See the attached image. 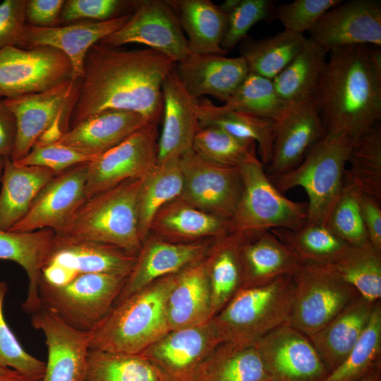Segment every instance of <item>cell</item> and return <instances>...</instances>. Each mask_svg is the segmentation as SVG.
Segmentation results:
<instances>
[{
	"mask_svg": "<svg viewBox=\"0 0 381 381\" xmlns=\"http://www.w3.org/2000/svg\"><path fill=\"white\" fill-rule=\"evenodd\" d=\"M16 121L15 116L0 99V156L11 158L16 139Z\"/></svg>",
	"mask_w": 381,
	"mask_h": 381,
	"instance_id": "cell-56",
	"label": "cell"
},
{
	"mask_svg": "<svg viewBox=\"0 0 381 381\" xmlns=\"http://www.w3.org/2000/svg\"><path fill=\"white\" fill-rule=\"evenodd\" d=\"M64 0H26L25 16L28 25L36 27L60 25Z\"/></svg>",
	"mask_w": 381,
	"mask_h": 381,
	"instance_id": "cell-54",
	"label": "cell"
},
{
	"mask_svg": "<svg viewBox=\"0 0 381 381\" xmlns=\"http://www.w3.org/2000/svg\"><path fill=\"white\" fill-rule=\"evenodd\" d=\"M176 71L188 93L195 99L212 96L226 103L249 73L243 57L191 54L176 63Z\"/></svg>",
	"mask_w": 381,
	"mask_h": 381,
	"instance_id": "cell-25",
	"label": "cell"
},
{
	"mask_svg": "<svg viewBox=\"0 0 381 381\" xmlns=\"http://www.w3.org/2000/svg\"><path fill=\"white\" fill-rule=\"evenodd\" d=\"M341 0H295L282 4L276 8V17L284 30L303 34L309 31L328 10L340 4Z\"/></svg>",
	"mask_w": 381,
	"mask_h": 381,
	"instance_id": "cell-52",
	"label": "cell"
},
{
	"mask_svg": "<svg viewBox=\"0 0 381 381\" xmlns=\"http://www.w3.org/2000/svg\"><path fill=\"white\" fill-rule=\"evenodd\" d=\"M79 83L80 78H72L44 92L3 99L16 121L13 162L25 157L37 140L54 142L69 130Z\"/></svg>",
	"mask_w": 381,
	"mask_h": 381,
	"instance_id": "cell-8",
	"label": "cell"
},
{
	"mask_svg": "<svg viewBox=\"0 0 381 381\" xmlns=\"http://www.w3.org/2000/svg\"><path fill=\"white\" fill-rule=\"evenodd\" d=\"M381 304L376 303L370 321L346 358L322 381H358L380 366Z\"/></svg>",
	"mask_w": 381,
	"mask_h": 381,
	"instance_id": "cell-45",
	"label": "cell"
},
{
	"mask_svg": "<svg viewBox=\"0 0 381 381\" xmlns=\"http://www.w3.org/2000/svg\"><path fill=\"white\" fill-rule=\"evenodd\" d=\"M167 315L171 330L200 325L212 318L206 256L177 273Z\"/></svg>",
	"mask_w": 381,
	"mask_h": 381,
	"instance_id": "cell-27",
	"label": "cell"
},
{
	"mask_svg": "<svg viewBox=\"0 0 381 381\" xmlns=\"http://www.w3.org/2000/svg\"><path fill=\"white\" fill-rule=\"evenodd\" d=\"M176 274L116 303L90 332V349L140 355L171 331L167 302Z\"/></svg>",
	"mask_w": 381,
	"mask_h": 381,
	"instance_id": "cell-3",
	"label": "cell"
},
{
	"mask_svg": "<svg viewBox=\"0 0 381 381\" xmlns=\"http://www.w3.org/2000/svg\"><path fill=\"white\" fill-rule=\"evenodd\" d=\"M136 259L137 255L114 246L54 234L43 266L54 267L66 284L84 274H111L127 277Z\"/></svg>",
	"mask_w": 381,
	"mask_h": 381,
	"instance_id": "cell-19",
	"label": "cell"
},
{
	"mask_svg": "<svg viewBox=\"0 0 381 381\" xmlns=\"http://www.w3.org/2000/svg\"><path fill=\"white\" fill-rule=\"evenodd\" d=\"M240 237L227 234L214 239L207 255L212 318L242 286Z\"/></svg>",
	"mask_w": 381,
	"mask_h": 381,
	"instance_id": "cell-37",
	"label": "cell"
},
{
	"mask_svg": "<svg viewBox=\"0 0 381 381\" xmlns=\"http://www.w3.org/2000/svg\"><path fill=\"white\" fill-rule=\"evenodd\" d=\"M131 14L104 21H79L54 27L26 24L16 47L24 49L50 47L59 49L70 60L73 78H81L89 49L123 26Z\"/></svg>",
	"mask_w": 381,
	"mask_h": 381,
	"instance_id": "cell-21",
	"label": "cell"
},
{
	"mask_svg": "<svg viewBox=\"0 0 381 381\" xmlns=\"http://www.w3.org/2000/svg\"><path fill=\"white\" fill-rule=\"evenodd\" d=\"M176 64L150 48L123 50L94 44L85 59L69 129L109 110L134 111L158 122L163 110L162 85Z\"/></svg>",
	"mask_w": 381,
	"mask_h": 381,
	"instance_id": "cell-1",
	"label": "cell"
},
{
	"mask_svg": "<svg viewBox=\"0 0 381 381\" xmlns=\"http://www.w3.org/2000/svg\"><path fill=\"white\" fill-rule=\"evenodd\" d=\"M314 100L326 133L354 140L378 124L380 47L360 44L328 52Z\"/></svg>",
	"mask_w": 381,
	"mask_h": 381,
	"instance_id": "cell-2",
	"label": "cell"
},
{
	"mask_svg": "<svg viewBox=\"0 0 381 381\" xmlns=\"http://www.w3.org/2000/svg\"><path fill=\"white\" fill-rule=\"evenodd\" d=\"M126 278L111 274H84L62 286L40 281L41 306L73 328L91 332L114 305Z\"/></svg>",
	"mask_w": 381,
	"mask_h": 381,
	"instance_id": "cell-9",
	"label": "cell"
},
{
	"mask_svg": "<svg viewBox=\"0 0 381 381\" xmlns=\"http://www.w3.org/2000/svg\"><path fill=\"white\" fill-rule=\"evenodd\" d=\"M214 239L174 243L149 236L137 255L134 267L127 277L115 303L155 281L178 273L202 260L207 254Z\"/></svg>",
	"mask_w": 381,
	"mask_h": 381,
	"instance_id": "cell-22",
	"label": "cell"
},
{
	"mask_svg": "<svg viewBox=\"0 0 381 381\" xmlns=\"http://www.w3.org/2000/svg\"><path fill=\"white\" fill-rule=\"evenodd\" d=\"M328 52L306 37L301 49L273 80L279 96L289 105L314 98Z\"/></svg>",
	"mask_w": 381,
	"mask_h": 381,
	"instance_id": "cell-36",
	"label": "cell"
},
{
	"mask_svg": "<svg viewBox=\"0 0 381 381\" xmlns=\"http://www.w3.org/2000/svg\"><path fill=\"white\" fill-rule=\"evenodd\" d=\"M367 301L381 299V252L370 242L349 246L334 263L327 265Z\"/></svg>",
	"mask_w": 381,
	"mask_h": 381,
	"instance_id": "cell-42",
	"label": "cell"
},
{
	"mask_svg": "<svg viewBox=\"0 0 381 381\" xmlns=\"http://www.w3.org/2000/svg\"><path fill=\"white\" fill-rule=\"evenodd\" d=\"M8 286L0 282V365L15 369L32 378L42 381L46 363L28 353L6 322L4 301Z\"/></svg>",
	"mask_w": 381,
	"mask_h": 381,
	"instance_id": "cell-47",
	"label": "cell"
},
{
	"mask_svg": "<svg viewBox=\"0 0 381 381\" xmlns=\"http://www.w3.org/2000/svg\"><path fill=\"white\" fill-rule=\"evenodd\" d=\"M8 157H3L0 156V179L1 180L3 169L6 159Z\"/></svg>",
	"mask_w": 381,
	"mask_h": 381,
	"instance_id": "cell-60",
	"label": "cell"
},
{
	"mask_svg": "<svg viewBox=\"0 0 381 381\" xmlns=\"http://www.w3.org/2000/svg\"><path fill=\"white\" fill-rule=\"evenodd\" d=\"M240 0H226L224 1L219 8L227 15H229L239 4Z\"/></svg>",
	"mask_w": 381,
	"mask_h": 381,
	"instance_id": "cell-58",
	"label": "cell"
},
{
	"mask_svg": "<svg viewBox=\"0 0 381 381\" xmlns=\"http://www.w3.org/2000/svg\"><path fill=\"white\" fill-rule=\"evenodd\" d=\"M221 343L211 319L200 325L169 331L140 355L157 370L164 381H192Z\"/></svg>",
	"mask_w": 381,
	"mask_h": 381,
	"instance_id": "cell-15",
	"label": "cell"
},
{
	"mask_svg": "<svg viewBox=\"0 0 381 381\" xmlns=\"http://www.w3.org/2000/svg\"><path fill=\"white\" fill-rule=\"evenodd\" d=\"M0 381H34L29 376L9 367L0 365Z\"/></svg>",
	"mask_w": 381,
	"mask_h": 381,
	"instance_id": "cell-57",
	"label": "cell"
},
{
	"mask_svg": "<svg viewBox=\"0 0 381 381\" xmlns=\"http://www.w3.org/2000/svg\"><path fill=\"white\" fill-rule=\"evenodd\" d=\"M292 275L258 286L241 288L212 318L222 342L253 345L287 325L293 305Z\"/></svg>",
	"mask_w": 381,
	"mask_h": 381,
	"instance_id": "cell-5",
	"label": "cell"
},
{
	"mask_svg": "<svg viewBox=\"0 0 381 381\" xmlns=\"http://www.w3.org/2000/svg\"><path fill=\"white\" fill-rule=\"evenodd\" d=\"M325 133L314 98L291 104L277 126L267 174L281 175L296 168Z\"/></svg>",
	"mask_w": 381,
	"mask_h": 381,
	"instance_id": "cell-23",
	"label": "cell"
},
{
	"mask_svg": "<svg viewBox=\"0 0 381 381\" xmlns=\"http://www.w3.org/2000/svg\"><path fill=\"white\" fill-rule=\"evenodd\" d=\"M327 227L349 246H359L369 241L357 201L355 188L344 183L339 198L332 208Z\"/></svg>",
	"mask_w": 381,
	"mask_h": 381,
	"instance_id": "cell-48",
	"label": "cell"
},
{
	"mask_svg": "<svg viewBox=\"0 0 381 381\" xmlns=\"http://www.w3.org/2000/svg\"><path fill=\"white\" fill-rule=\"evenodd\" d=\"M140 1L123 0H67L63 6L60 23L64 25L83 19L104 21L127 13L129 8L135 10Z\"/></svg>",
	"mask_w": 381,
	"mask_h": 381,
	"instance_id": "cell-51",
	"label": "cell"
},
{
	"mask_svg": "<svg viewBox=\"0 0 381 381\" xmlns=\"http://www.w3.org/2000/svg\"><path fill=\"white\" fill-rule=\"evenodd\" d=\"M380 366L358 381H380Z\"/></svg>",
	"mask_w": 381,
	"mask_h": 381,
	"instance_id": "cell-59",
	"label": "cell"
},
{
	"mask_svg": "<svg viewBox=\"0 0 381 381\" xmlns=\"http://www.w3.org/2000/svg\"><path fill=\"white\" fill-rule=\"evenodd\" d=\"M95 159L56 141L36 142L25 157L13 162L22 166L45 167L58 174L71 167L90 162Z\"/></svg>",
	"mask_w": 381,
	"mask_h": 381,
	"instance_id": "cell-50",
	"label": "cell"
},
{
	"mask_svg": "<svg viewBox=\"0 0 381 381\" xmlns=\"http://www.w3.org/2000/svg\"><path fill=\"white\" fill-rule=\"evenodd\" d=\"M239 258L241 288L262 286L282 276L293 275L303 264L271 231L240 237Z\"/></svg>",
	"mask_w": 381,
	"mask_h": 381,
	"instance_id": "cell-28",
	"label": "cell"
},
{
	"mask_svg": "<svg viewBox=\"0 0 381 381\" xmlns=\"http://www.w3.org/2000/svg\"><path fill=\"white\" fill-rule=\"evenodd\" d=\"M355 190L359 210L369 241L374 248L381 252L380 202L356 188Z\"/></svg>",
	"mask_w": 381,
	"mask_h": 381,
	"instance_id": "cell-55",
	"label": "cell"
},
{
	"mask_svg": "<svg viewBox=\"0 0 381 381\" xmlns=\"http://www.w3.org/2000/svg\"><path fill=\"white\" fill-rule=\"evenodd\" d=\"M196 113L200 127L215 126L233 136L253 141L258 145L261 163L268 165L272 159L276 124L268 119L217 106L206 98L198 99Z\"/></svg>",
	"mask_w": 381,
	"mask_h": 381,
	"instance_id": "cell-34",
	"label": "cell"
},
{
	"mask_svg": "<svg viewBox=\"0 0 381 381\" xmlns=\"http://www.w3.org/2000/svg\"><path fill=\"white\" fill-rule=\"evenodd\" d=\"M99 43L113 47L143 44L176 63L193 54L176 13L162 0L140 1L126 24Z\"/></svg>",
	"mask_w": 381,
	"mask_h": 381,
	"instance_id": "cell-14",
	"label": "cell"
},
{
	"mask_svg": "<svg viewBox=\"0 0 381 381\" xmlns=\"http://www.w3.org/2000/svg\"><path fill=\"white\" fill-rule=\"evenodd\" d=\"M84 381H164L140 355L90 349Z\"/></svg>",
	"mask_w": 381,
	"mask_h": 381,
	"instance_id": "cell-44",
	"label": "cell"
},
{
	"mask_svg": "<svg viewBox=\"0 0 381 381\" xmlns=\"http://www.w3.org/2000/svg\"><path fill=\"white\" fill-rule=\"evenodd\" d=\"M344 183L381 201V128L376 124L351 144Z\"/></svg>",
	"mask_w": 381,
	"mask_h": 381,
	"instance_id": "cell-41",
	"label": "cell"
},
{
	"mask_svg": "<svg viewBox=\"0 0 381 381\" xmlns=\"http://www.w3.org/2000/svg\"><path fill=\"white\" fill-rule=\"evenodd\" d=\"M163 126L158 140L157 163L179 159L193 150L194 138L200 128L196 113L198 99L186 89L175 68L162 85Z\"/></svg>",
	"mask_w": 381,
	"mask_h": 381,
	"instance_id": "cell-24",
	"label": "cell"
},
{
	"mask_svg": "<svg viewBox=\"0 0 381 381\" xmlns=\"http://www.w3.org/2000/svg\"><path fill=\"white\" fill-rule=\"evenodd\" d=\"M272 381H322L329 372L309 337L288 325L255 344Z\"/></svg>",
	"mask_w": 381,
	"mask_h": 381,
	"instance_id": "cell-16",
	"label": "cell"
},
{
	"mask_svg": "<svg viewBox=\"0 0 381 381\" xmlns=\"http://www.w3.org/2000/svg\"><path fill=\"white\" fill-rule=\"evenodd\" d=\"M292 277L294 300L287 325L308 337L323 328L360 296L327 265L303 263Z\"/></svg>",
	"mask_w": 381,
	"mask_h": 381,
	"instance_id": "cell-10",
	"label": "cell"
},
{
	"mask_svg": "<svg viewBox=\"0 0 381 381\" xmlns=\"http://www.w3.org/2000/svg\"><path fill=\"white\" fill-rule=\"evenodd\" d=\"M195 54L226 55L222 47L228 15L210 0H169Z\"/></svg>",
	"mask_w": 381,
	"mask_h": 381,
	"instance_id": "cell-33",
	"label": "cell"
},
{
	"mask_svg": "<svg viewBox=\"0 0 381 381\" xmlns=\"http://www.w3.org/2000/svg\"><path fill=\"white\" fill-rule=\"evenodd\" d=\"M56 174L38 166H22L6 158L0 192V229L8 231L28 213L43 187Z\"/></svg>",
	"mask_w": 381,
	"mask_h": 381,
	"instance_id": "cell-32",
	"label": "cell"
},
{
	"mask_svg": "<svg viewBox=\"0 0 381 381\" xmlns=\"http://www.w3.org/2000/svg\"><path fill=\"white\" fill-rule=\"evenodd\" d=\"M31 315V325L43 332L47 348L42 381H84L90 332L73 328L44 306Z\"/></svg>",
	"mask_w": 381,
	"mask_h": 381,
	"instance_id": "cell-18",
	"label": "cell"
},
{
	"mask_svg": "<svg viewBox=\"0 0 381 381\" xmlns=\"http://www.w3.org/2000/svg\"><path fill=\"white\" fill-rule=\"evenodd\" d=\"M54 236L49 229L15 232L0 229V260H11L25 271L28 289L22 308L32 314L40 307L39 285L41 270Z\"/></svg>",
	"mask_w": 381,
	"mask_h": 381,
	"instance_id": "cell-31",
	"label": "cell"
},
{
	"mask_svg": "<svg viewBox=\"0 0 381 381\" xmlns=\"http://www.w3.org/2000/svg\"><path fill=\"white\" fill-rule=\"evenodd\" d=\"M192 381H272L255 346L222 342L202 363Z\"/></svg>",
	"mask_w": 381,
	"mask_h": 381,
	"instance_id": "cell-35",
	"label": "cell"
},
{
	"mask_svg": "<svg viewBox=\"0 0 381 381\" xmlns=\"http://www.w3.org/2000/svg\"><path fill=\"white\" fill-rule=\"evenodd\" d=\"M353 141L344 135L326 133L296 168L281 175L268 176L282 193L298 186L306 190L307 222L326 224L344 186Z\"/></svg>",
	"mask_w": 381,
	"mask_h": 381,
	"instance_id": "cell-6",
	"label": "cell"
},
{
	"mask_svg": "<svg viewBox=\"0 0 381 381\" xmlns=\"http://www.w3.org/2000/svg\"><path fill=\"white\" fill-rule=\"evenodd\" d=\"M303 263L329 265L336 262L349 245L334 234L326 224L307 222L297 230L270 231Z\"/></svg>",
	"mask_w": 381,
	"mask_h": 381,
	"instance_id": "cell-40",
	"label": "cell"
},
{
	"mask_svg": "<svg viewBox=\"0 0 381 381\" xmlns=\"http://www.w3.org/2000/svg\"><path fill=\"white\" fill-rule=\"evenodd\" d=\"M87 163L56 174L40 190L25 217L8 231L59 230L85 200Z\"/></svg>",
	"mask_w": 381,
	"mask_h": 381,
	"instance_id": "cell-20",
	"label": "cell"
},
{
	"mask_svg": "<svg viewBox=\"0 0 381 381\" xmlns=\"http://www.w3.org/2000/svg\"><path fill=\"white\" fill-rule=\"evenodd\" d=\"M150 121L87 163L85 199L126 180L145 176L157 164L159 134Z\"/></svg>",
	"mask_w": 381,
	"mask_h": 381,
	"instance_id": "cell-13",
	"label": "cell"
},
{
	"mask_svg": "<svg viewBox=\"0 0 381 381\" xmlns=\"http://www.w3.org/2000/svg\"><path fill=\"white\" fill-rule=\"evenodd\" d=\"M256 143L243 140L215 126L200 127L193 140V151L215 164L240 168L256 157Z\"/></svg>",
	"mask_w": 381,
	"mask_h": 381,
	"instance_id": "cell-46",
	"label": "cell"
},
{
	"mask_svg": "<svg viewBox=\"0 0 381 381\" xmlns=\"http://www.w3.org/2000/svg\"><path fill=\"white\" fill-rule=\"evenodd\" d=\"M275 2L271 0H240L228 15L226 30L222 47L228 52L247 37L249 30L258 22L276 17Z\"/></svg>",
	"mask_w": 381,
	"mask_h": 381,
	"instance_id": "cell-49",
	"label": "cell"
},
{
	"mask_svg": "<svg viewBox=\"0 0 381 381\" xmlns=\"http://www.w3.org/2000/svg\"><path fill=\"white\" fill-rule=\"evenodd\" d=\"M73 78L65 54L50 47L7 46L0 50V99L51 90Z\"/></svg>",
	"mask_w": 381,
	"mask_h": 381,
	"instance_id": "cell-11",
	"label": "cell"
},
{
	"mask_svg": "<svg viewBox=\"0 0 381 381\" xmlns=\"http://www.w3.org/2000/svg\"><path fill=\"white\" fill-rule=\"evenodd\" d=\"M243 192L228 234L247 238L274 229L297 230L307 223L308 202L286 198L254 157L240 167Z\"/></svg>",
	"mask_w": 381,
	"mask_h": 381,
	"instance_id": "cell-7",
	"label": "cell"
},
{
	"mask_svg": "<svg viewBox=\"0 0 381 381\" xmlns=\"http://www.w3.org/2000/svg\"><path fill=\"white\" fill-rule=\"evenodd\" d=\"M309 38L330 50L353 45L381 46V1H342L308 31Z\"/></svg>",
	"mask_w": 381,
	"mask_h": 381,
	"instance_id": "cell-17",
	"label": "cell"
},
{
	"mask_svg": "<svg viewBox=\"0 0 381 381\" xmlns=\"http://www.w3.org/2000/svg\"><path fill=\"white\" fill-rule=\"evenodd\" d=\"M143 177L126 180L87 199L55 235L109 244L138 255V200Z\"/></svg>",
	"mask_w": 381,
	"mask_h": 381,
	"instance_id": "cell-4",
	"label": "cell"
},
{
	"mask_svg": "<svg viewBox=\"0 0 381 381\" xmlns=\"http://www.w3.org/2000/svg\"><path fill=\"white\" fill-rule=\"evenodd\" d=\"M228 221L202 211L178 197L155 214L149 235L152 234L174 243H191L220 238L228 234Z\"/></svg>",
	"mask_w": 381,
	"mask_h": 381,
	"instance_id": "cell-29",
	"label": "cell"
},
{
	"mask_svg": "<svg viewBox=\"0 0 381 381\" xmlns=\"http://www.w3.org/2000/svg\"><path fill=\"white\" fill-rule=\"evenodd\" d=\"M183 184L179 159L157 163L143 177L138 200V231L143 244L149 236L155 214L165 204L180 196Z\"/></svg>",
	"mask_w": 381,
	"mask_h": 381,
	"instance_id": "cell-38",
	"label": "cell"
},
{
	"mask_svg": "<svg viewBox=\"0 0 381 381\" xmlns=\"http://www.w3.org/2000/svg\"><path fill=\"white\" fill-rule=\"evenodd\" d=\"M26 0H5L0 3V50L16 46L26 25Z\"/></svg>",
	"mask_w": 381,
	"mask_h": 381,
	"instance_id": "cell-53",
	"label": "cell"
},
{
	"mask_svg": "<svg viewBox=\"0 0 381 381\" xmlns=\"http://www.w3.org/2000/svg\"><path fill=\"white\" fill-rule=\"evenodd\" d=\"M179 164L183 180L179 198L202 211L229 222L243 192L240 168L215 164L193 150L182 155Z\"/></svg>",
	"mask_w": 381,
	"mask_h": 381,
	"instance_id": "cell-12",
	"label": "cell"
},
{
	"mask_svg": "<svg viewBox=\"0 0 381 381\" xmlns=\"http://www.w3.org/2000/svg\"><path fill=\"white\" fill-rule=\"evenodd\" d=\"M376 303L360 296L323 328L308 337L329 373L346 358L357 343L370 321Z\"/></svg>",
	"mask_w": 381,
	"mask_h": 381,
	"instance_id": "cell-30",
	"label": "cell"
},
{
	"mask_svg": "<svg viewBox=\"0 0 381 381\" xmlns=\"http://www.w3.org/2000/svg\"><path fill=\"white\" fill-rule=\"evenodd\" d=\"M224 105L234 111L270 120L276 126L291 106L279 96L272 80L251 72Z\"/></svg>",
	"mask_w": 381,
	"mask_h": 381,
	"instance_id": "cell-43",
	"label": "cell"
},
{
	"mask_svg": "<svg viewBox=\"0 0 381 381\" xmlns=\"http://www.w3.org/2000/svg\"><path fill=\"white\" fill-rule=\"evenodd\" d=\"M150 121L134 111H105L71 128L56 142L97 158Z\"/></svg>",
	"mask_w": 381,
	"mask_h": 381,
	"instance_id": "cell-26",
	"label": "cell"
},
{
	"mask_svg": "<svg viewBox=\"0 0 381 381\" xmlns=\"http://www.w3.org/2000/svg\"><path fill=\"white\" fill-rule=\"evenodd\" d=\"M306 37L284 30L260 40L245 38L241 44V56L249 71L273 80L296 56Z\"/></svg>",
	"mask_w": 381,
	"mask_h": 381,
	"instance_id": "cell-39",
	"label": "cell"
}]
</instances>
